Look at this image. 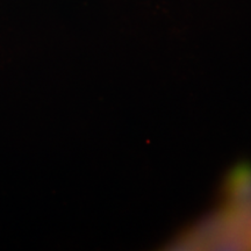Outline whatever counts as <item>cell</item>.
<instances>
[{
  "mask_svg": "<svg viewBox=\"0 0 251 251\" xmlns=\"http://www.w3.org/2000/svg\"><path fill=\"white\" fill-rule=\"evenodd\" d=\"M234 196L240 201H251V168L244 166L236 174Z\"/></svg>",
  "mask_w": 251,
  "mask_h": 251,
  "instance_id": "1",
  "label": "cell"
}]
</instances>
